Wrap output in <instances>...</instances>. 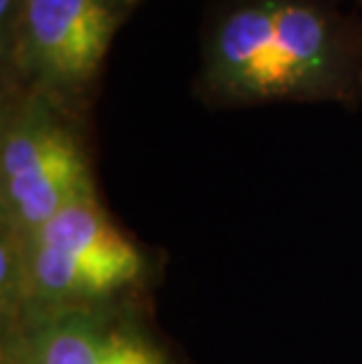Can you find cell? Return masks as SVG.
<instances>
[{
    "instance_id": "6",
    "label": "cell",
    "mask_w": 362,
    "mask_h": 364,
    "mask_svg": "<svg viewBox=\"0 0 362 364\" xmlns=\"http://www.w3.org/2000/svg\"><path fill=\"white\" fill-rule=\"evenodd\" d=\"M26 0H0V41H5L17 26Z\"/></svg>"
},
{
    "instance_id": "1",
    "label": "cell",
    "mask_w": 362,
    "mask_h": 364,
    "mask_svg": "<svg viewBox=\"0 0 362 364\" xmlns=\"http://www.w3.org/2000/svg\"><path fill=\"white\" fill-rule=\"evenodd\" d=\"M193 95L207 108L362 104V17L341 0H212Z\"/></svg>"
},
{
    "instance_id": "2",
    "label": "cell",
    "mask_w": 362,
    "mask_h": 364,
    "mask_svg": "<svg viewBox=\"0 0 362 364\" xmlns=\"http://www.w3.org/2000/svg\"><path fill=\"white\" fill-rule=\"evenodd\" d=\"M151 273L149 252L115 223L102 193L82 198L24 242L0 233V324L144 296Z\"/></svg>"
},
{
    "instance_id": "7",
    "label": "cell",
    "mask_w": 362,
    "mask_h": 364,
    "mask_svg": "<svg viewBox=\"0 0 362 364\" xmlns=\"http://www.w3.org/2000/svg\"><path fill=\"white\" fill-rule=\"evenodd\" d=\"M122 3H125V5L129 7V10H132V12H134V10H137V7H139V5L144 3V0H122Z\"/></svg>"
},
{
    "instance_id": "4",
    "label": "cell",
    "mask_w": 362,
    "mask_h": 364,
    "mask_svg": "<svg viewBox=\"0 0 362 364\" xmlns=\"http://www.w3.org/2000/svg\"><path fill=\"white\" fill-rule=\"evenodd\" d=\"M129 14L122 0H26L0 41V80L90 122L111 45Z\"/></svg>"
},
{
    "instance_id": "3",
    "label": "cell",
    "mask_w": 362,
    "mask_h": 364,
    "mask_svg": "<svg viewBox=\"0 0 362 364\" xmlns=\"http://www.w3.org/2000/svg\"><path fill=\"white\" fill-rule=\"evenodd\" d=\"M90 196H99L90 122L0 80V233L24 242Z\"/></svg>"
},
{
    "instance_id": "5",
    "label": "cell",
    "mask_w": 362,
    "mask_h": 364,
    "mask_svg": "<svg viewBox=\"0 0 362 364\" xmlns=\"http://www.w3.org/2000/svg\"><path fill=\"white\" fill-rule=\"evenodd\" d=\"M0 364H179L144 296L26 313L0 329Z\"/></svg>"
}]
</instances>
